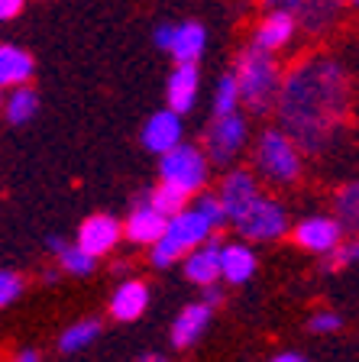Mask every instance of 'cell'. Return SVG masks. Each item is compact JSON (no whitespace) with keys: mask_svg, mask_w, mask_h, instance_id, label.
<instances>
[{"mask_svg":"<svg viewBox=\"0 0 359 362\" xmlns=\"http://www.w3.org/2000/svg\"><path fill=\"white\" fill-rule=\"evenodd\" d=\"M23 279L16 275V272H10V269H0V310L4 308H10V304L16 301L23 294Z\"/></svg>","mask_w":359,"mask_h":362,"instance_id":"f1b7e54d","label":"cell"},{"mask_svg":"<svg viewBox=\"0 0 359 362\" xmlns=\"http://www.w3.org/2000/svg\"><path fill=\"white\" fill-rule=\"evenodd\" d=\"M353 100L346 68L334 55H307L285 71L278 90L282 129L307 156H324L334 146Z\"/></svg>","mask_w":359,"mask_h":362,"instance_id":"6da1fadb","label":"cell"},{"mask_svg":"<svg viewBox=\"0 0 359 362\" xmlns=\"http://www.w3.org/2000/svg\"><path fill=\"white\" fill-rule=\"evenodd\" d=\"M220 243L217 240H207L201 243L198 249H191L185 259H181V272H185L188 281L207 288V285H217L220 281Z\"/></svg>","mask_w":359,"mask_h":362,"instance_id":"2e32d148","label":"cell"},{"mask_svg":"<svg viewBox=\"0 0 359 362\" xmlns=\"http://www.w3.org/2000/svg\"><path fill=\"white\" fill-rule=\"evenodd\" d=\"M233 226H237V233L243 236V240L272 243L288 233V211H285V204H278L275 197L262 194L243 217L233 220Z\"/></svg>","mask_w":359,"mask_h":362,"instance_id":"52a82bcc","label":"cell"},{"mask_svg":"<svg viewBox=\"0 0 359 362\" xmlns=\"http://www.w3.org/2000/svg\"><path fill=\"white\" fill-rule=\"evenodd\" d=\"M198 90H201V75H198L195 62H181V65H175V71L169 75V81H165V100H169V107L185 117L188 110H195Z\"/></svg>","mask_w":359,"mask_h":362,"instance_id":"9a60e30c","label":"cell"},{"mask_svg":"<svg viewBox=\"0 0 359 362\" xmlns=\"http://www.w3.org/2000/svg\"><path fill=\"white\" fill-rule=\"evenodd\" d=\"M175 26H178V23H159L156 30H152V42H156V49H162V52H169V49H172Z\"/></svg>","mask_w":359,"mask_h":362,"instance_id":"1f68e13d","label":"cell"},{"mask_svg":"<svg viewBox=\"0 0 359 362\" xmlns=\"http://www.w3.org/2000/svg\"><path fill=\"white\" fill-rule=\"evenodd\" d=\"M204 49H207V30H204V23L188 20V23L175 26V42H172V49H169L175 65H181V62H195L198 65Z\"/></svg>","mask_w":359,"mask_h":362,"instance_id":"7402d4cb","label":"cell"},{"mask_svg":"<svg viewBox=\"0 0 359 362\" xmlns=\"http://www.w3.org/2000/svg\"><path fill=\"white\" fill-rule=\"evenodd\" d=\"M159 178L169 181V185H178L188 194H201L207 188L210 178V158L201 146L181 143L172 152L159 156Z\"/></svg>","mask_w":359,"mask_h":362,"instance_id":"5b68a950","label":"cell"},{"mask_svg":"<svg viewBox=\"0 0 359 362\" xmlns=\"http://www.w3.org/2000/svg\"><path fill=\"white\" fill-rule=\"evenodd\" d=\"M237 84H239V104L249 107L253 113H266L278 104V90H282V65L272 52H262L256 45L243 49L237 59Z\"/></svg>","mask_w":359,"mask_h":362,"instance_id":"7a4b0ae2","label":"cell"},{"mask_svg":"<svg viewBox=\"0 0 359 362\" xmlns=\"http://www.w3.org/2000/svg\"><path fill=\"white\" fill-rule=\"evenodd\" d=\"M343 0H269V10L292 13L298 30L307 33H327L343 20Z\"/></svg>","mask_w":359,"mask_h":362,"instance_id":"ba28073f","label":"cell"},{"mask_svg":"<svg viewBox=\"0 0 359 362\" xmlns=\"http://www.w3.org/2000/svg\"><path fill=\"white\" fill-rule=\"evenodd\" d=\"M13 362H39V356L33 353V349H23V353L13 356Z\"/></svg>","mask_w":359,"mask_h":362,"instance_id":"e575fe53","label":"cell"},{"mask_svg":"<svg viewBox=\"0 0 359 362\" xmlns=\"http://www.w3.org/2000/svg\"><path fill=\"white\" fill-rule=\"evenodd\" d=\"M4 98H7V88H0V110H4Z\"/></svg>","mask_w":359,"mask_h":362,"instance_id":"ab89813d","label":"cell"},{"mask_svg":"<svg viewBox=\"0 0 359 362\" xmlns=\"http://www.w3.org/2000/svg\"><path fill=\"white\" fill-rule=\"evenodd\" d=\"M165 223H169V217H162V214H159L156 207L149 204V191H142V194L136 197L127 223H123V236H127L133 246H146V249H149L152 243L165 233Z\"/></svg>","mask_w":359,"mask_h":362,"instance_id":"8fae6325","label":"cell"},{"mask_svg":"<svg viewBox=\"0 0 359 362\" xmlns=\"http://www.w3.org/2000/svg\"><path fill=\"white\" fill-rule=\"evenodd\" d=\"M45 246H49V252L55 256V265L62 269V275L84 279V275H91V272L98 269V259L91 256V252H84L78 243H68V240H62V236H49Z\"/></svg>","mask_w":359,"mask_h":362,"instance_id":"ffe728a7","label":"cell"},{"mask_svg":"<svg viewBox=\"0 0 359 362\" xmlns=\"http://www.w3.org/2000/svg\"><path fill=\"white\" fill-rule=\"evenodd\" d=\"M149 308V288L142 285L139 279H127L120 281L117 291L110 294V317L120 324H130V320H139Z\"/></svg>","mask_w":359,"mask_h":362,"instance_id":"e0dca14e","label":"cell"},{"mask_svg":"<svg viewBox=\"0 0 359 362\" xmlns=\"http://www.w3.org/2000/svg\"><path fill=\"white\" fill-rule=\"evenodd\" d=\"M59 275H62L59 265H55V269H45V272H42V281H59Z\"/></svg>","mask_w":359,"mask_h":362,"instance_id":"8d00e7d4","label":"cell"},{"mask_svg":"<svg viewBox=\"0 0 359 362\" xmlns=\"http://www.w3.org/2000/svg\"><path fill=\"white\" fill-rule=\"evenodd\" d=\"M188 201H191V194L181 191L178 185H169V181H162V185H156V188L149 191V204L162 217H175L178 211L188 207Z\"/></svg>","mask_w":359,"mask_h":362,"instance_id":"d4e9b609","label":"cell"},{"mask_svg":"<svg viewBox=\"0 0 359 362\" xmlns=\"http://www.w3.org/2000/svg\"><path fill=\"white\" fill-rule=\"evenodd\" d=\"M359 262V236H353L350 243H340L334 249V259H330V269H340V265H350Z\"/></svg>","mask_w":359,"mask_h":362,"instance_id":"f546056e","label":"cell"},{"mask_svg":"<svg viewBox=\"0 0 359 362\" xmlns=\"http://www.w3.org/2000/svg\"><path fill=\"white\" fill-rule=\"evenodd\" d=\"M307 327H311V333H334L343 327V320H340V314H334V310H317Z\"/></svg>","mask_w":359,"mask_h":362,"instance_id":"4dcf8cb0","label":"cell"},{"mask_svg":"<svg viewBox=\"0 0 359 362\" xmlns=\"http://www.w3.org/2000/svg\"><path fill=\"white\" fill-rule=\"evenodd\" d=\"M259 197H262V191L249 168H230L224 175V181H220V201H224L227 214H230V223L237 217H243Z\"/></svg>","mask_w":359,"mask_h":362,"instance_id":"7c38bea8","label":"cell"},{"mask_svg":"<svg viewBox=\"0 0 359 362\" xmlns=\"http://www.w3.org/2000/svg\"><path fill=\"white\" fill-rule=\"evenodd\" d=\"M272 362H307L304 356H298V353H282V356H275Z\"/></svg>","mask_w":359,"mask_h":362,"instance_id":"d590c367","label":"cell"},{"mask_svg":"<svg viewBox=\"0 0 359 362\" xmlns=\"http://www.w3.org/2000/svg\"><path fill=\"white\" fill-rule=\"evenodd\" d=\"M204 304H207V308H217L220 301H224V288L220 285H207L204 288V298H201Z\"/></svg>","mask_w":359,"mask_h":362,"instance_id":"836d02e7","label":"cell"},{"mask_svg":"<svg viewBox=\"0 0 359 362\" xmlns=\"http://www.w3.org/2000/svg\"><path fill=\"white\" fill-rule=\"evenodd\" d=\"M295 33H298V23H295L292 13L285 10H269L256 23V33H253V45L262 49V52H282L285 45H292Z\"/></svg>","mask_w":359,"mask_h":362,"instance_id":"5bb4252c","label":"cell"},{"mask_svg":"<svg viewBox=\"0 0 359 362\" xmlns=\"http://www.w3.org/2000/svg\"><path fill=\"white\" fill-rule=\"evenodd\" d=\"M346 7H353V10H359V0H343Z\"/></svg>","mask_w":359,"mask_h":362,"instance_id":"f35d334b","label":"cell"},{"mask_svg":"<svg viewBox=\"0 0 359 362\" xmlns=\"http://www.w3.org/2000/svg\"><path fill=\"white\" fill-rule=\"evenodd\" d=\"M292 236L307 252H334L343 243V223L330 217H307L295 226Z\"/></svg>","mask_w":359,"mask_h":362,"instance_id":"4fadbf2b","label":"cell"},{"mask_svg":"<svg viewBox=\"0 0 359 362\" xmlns=\"http://www.w3.org/2000/svg\"><path fill=\"white\" fill-rule=\"evenodd\" d=\"M239 104V84H237V75L233 71H227V75H220L217 88H214V117H224V113H233Z\"/></svg>","mask_w":359,"mask_h":362,"instance_id":"4316f807","label":"cell"},{"mask_svg":"<svg viewBox=\"0 0 359 362\" xmlns=\"http://www.w3.org/2000/svg\"><path fill=\"white\" fill-rule=\"evenodd\" d=\"M256 172L272 185H292L301 175V149L285 129H262L253 149Z\"/></svg>","mask_w":359,"mask_h":362,"instance_id":"277c9868","label":"cell"},{"mask_svg":"<svg viewBox=\"0 0 359 362\" xmlns=\"http://www.w3.org/2000/svg\"><path fill=\"white\" fill-rule=\"evenodd\" d=\"M101 320L98 317H84V320H75L72 327H65L62 330V337H59V349L65 356H72V353H81V349H88L94 339L101 337Z\"/></svg>","mask_w":359,"mask_h":362,"instance_id":"cb8c5ba5","label":"cell"},{"mask_svg":"<svg viewBox=\"0 0 359 362\" xmlns=\"http://www.w3.org/2000/svg\"><path fill=\"white\" fill-rule=\"evenodd\" d=\"M195 211L201 214L204 220L210 223V230L217 233V230H224L227 223H230V214H227L224 201H220V194H210V191H201L195 201Z\"/></svg>","mask_w":359,"mask_h":362,"instance_id":"83f0119b","label":"cell"},{"mask_svg":"<svg viewBox=\"0 0 359 362\" xmlns=\"http://www.w3.org/2000/svg\"><path fill=\"white\" fill-rule=\"evenodd\" d=\"M210 314H214V308H207L204 301L188 304L172 324V346H178V349L195 346L198 339L204 337V330L210 327Z\"/></svg>","mask_w":359,"mask_h":362,"instance_id":"d6986e66","label":"cell"},{"mask_svg":"<svg viewBox=\"0 0 359 362\" xmlns=\"http://www.w3.org/2000/svg\"><path fill=\"white\" fill-rule=\"evenodd\" d=\"M120 240H123V223H120L117 217H110V214H94V217H88L78 226V236H75L78 246H81L84 252H91L94 259L113 252V249L120 246Z\"/></svg>","mask_w":359,"mask_h":362,"instance_id":"30bf717a","label":"cell"},{"mask_svg":"<svg viewBox=\"0 0 359 362\" xmlns=\"http://www.w3.org/2000/svg\"><path fill=\"white\" fill-rule=\"evenodd\" d=\"M246 143H249V127L239 110L214 117L207 133H204V152H207L210 165H230L233 158L246 149Z\"/></svg>","mask_w":359,"mask_h":362,"instance_id":"8992f818","label":"cell"},{"mask_svg":"<svg viewBox=\"0 0 359 362\" xmlns=\"http://www.w3.org/2000/svg\"><path fill=\"white\" fill-rule=\"evenodd\" d=\"M4 120L13 123V127H23L30 123L39 113V94L33 84H20V88H10L7 98H4Z\"/></svg>","mask_w":359,"mask_h":362,"instance_id":"603a6c76","label":"cell"},{"mask_svg":"<svg viewBox=\"0 0 359 362\" xmlns=\"http://www.w3.org/2000/svg\"><path fill=\"white\" fill-rule=\"evenodd\" d=\"M334 204H337V220L343 223V230H350L353 236H359V181L340 188Z\"/></svg>","mask_w":359,"mask_h":362,"instance_id":"484cf974","label":"cell"},{"mask_svg":"<svg viewBox=\"0 0 359 362\" xmlns=\"http://www.w3.org/2000/svg\"><path fill=\"white\" fill-rule=\"evenodd\" d=\"M210 233H214V230H210L207 220H204L195 207H185V211H178L175 217H169L165 233L149 246V262L156 265V269H169V265L181 262L191 249L207 243Z\"/></svg>","mask_w":359,"mask_h":362,"instance_id":"3957f363","label":"cell"},{"mask_svg":"<svg viewBox=\"0 0 359 362\" xmlns=\"http://www.w3.org/2000/svg\"><path fill=\"white\" fill-rule=\"evenodd\" d=\"M256 252L246 246V243H227L220 249V279L227 285H243L256 275Z\"/></svg>","mask_w":359,"mask_h":362,"instance_id":"44dd1931","label":"cell"},{"mask_svg":"<svg viewBox=\"0 0 359 362\" xmlns=\"http://www.w3.org/2000/svg\"><path fill=\"white\" fill-rule=\"evenodd\" d=\"M26 7V0H0V23H10L23 13Z\"/></svg>","mask_w":359,"mask_h":362,"instance_id":"d6a6232c","label":"cell"},{"mask_svg":"<svg viewBox=\"0 0 359 362\" xmlns=\"http://www.w3.org/2000/svg\"><path fill=\"white\" fill-rule=\"evenodd\" d=\"M136 362H169L165 356H159V353H146V356H139Z\"/></svg>","mask_w":359,"mask_h":362,"instance_id":"74e56055","label":"cell"},{"mask_svg":"<svg viewBox=\"0 0 359 362\" xmlns=\"http://www.w3.org/2000/svg\"><path fill=\"white\" fill-rule=\"evenodd\" d=\"M36 75V62L33 55L13 42H0V88H20V84H30Z\"/></svg>","mask_w":359,"mask_h":362,"instance_id":"ac0fdd59","label":"cell"},{"mask_svg":"<svg viewBox=\"0 0 359 362\" xmlns=\"http://www.w3.org/2000/svg\"><path fill=\"white\" fill-rule=\"evenodd\" d=\"M139 139H142V146H146V152H152V156L172 152L175 146L185 143V120H181V113H175L172 107L156 110L149 120L142 123Z\"/></svg>","mask_w":359,"mask_h":362,"instance_id":"9c48e42d","label":"cell"}]
</instances>
